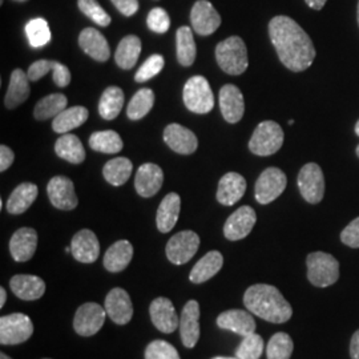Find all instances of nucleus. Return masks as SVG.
<instances>
[{"instance_id":"f257e3e1","label":"nucleus","mask_w":359,"mask_h":359,"mask_svg":"<svg viewBox=\"0 0 359 359\" xmlns=\"http://www.w3.org/2000/svg\"><path fill=\"white\" fill-rule=\"evenodd\" d=\"M269 36L277 55L287 69L302 72L313 65L317 51L304 28L289 16L270 20Z\"/></svg>"},{"instance_id":"f03ea898","label":"nucleus","mask_w":359,"mask_h":359,"mask_svg":"<svg viewBox=\"0 0 359 359\" xmlns=\"http://www.w3.org/2000/svg\"><path fill=\"white\" fill-rule=\"evenodd\" d=\"M244 305L252 314L271 323H285L293 316V309L283 293L266 283L250 286L245 292Z\"/></svg>"},{"instance_id":"7ed1b4c3","label":"nucleus","mask_w":359,"mask_h":359,"mask_svg":"<svg viewBox=\"0 0 359 359\" xmlns=\"http://www.w3.org/2000/svg\"><path fill=\"white\" fill-rule=\"evenodd\" d=\"M216 59L225 74L233 76L243 75L249 65L244 40L240 36H231L219 41L216 47Z\"/></svg>"},{"instance_id":"20e7f679","label":"nucleus","mask_w":359,"mask_h":359,"mask_svg":"<svg viewBox=\"0 0 359 359\" xmlns=\"http://www.w3.org/2000/svg\"><path fill=\"white\" fill-rule=\"evenodd\" d=\"M308 278L317 287L332 286L339 278V262L325 252L310 253L306 258Z\"/></svg>"},{"instance_id":"39448f33","label":"nucleus","mask_w":359,"mask_h":359,"mask_svg":"<svg viewBox=\"0 0 359 359\" xmlns=\"http://www.w3.org/2000/svg\"><path fill=\"white\" fill-rule=\"evenodd\" d=\"M182 99L185 107L194 114L204 115L215 108V95L204 76H193L185 83Z\"/></svg>"},{"instance_id":"423d86ee","label":"nucleus","mask_w":359,"mask_h":359,"mask_svg":"<svg viewBox=\"0 0 359 359\" xmlns=\"http://www.w3.org/2000/svg\"><path fill=\"white\" fill-rule=\"evenodd\" d=\"M283 130L276 121H262L257 126L249 142V149L257 156H270L283 147Z\"/></svg>"},{"instance_id":"0eeeda50","label":"nucleus","mask_w":359,"mask_h":359,"mask_svg":"<svg viewBox=\"0 0 359 359\" xmlns=\"http://www.w3.org/2000/svg\"><path fill=\"white\" fill-rule=\"evenodd\" d=\"M34 334V323L31 318L22 314L13 313L3 316L0 318V344L1 345H19L28 341Z\"/></svg>"},{"instance_id":"6e6552de","label":"nucleus","mask_w":359,"mask_h":359,"mask_svg":"<svg viewBox=\"0 0 359 359\" xmlns=\"http://www.w3.org/2000/svg\"><path fill=\"white\" fill-rule=\"evenodd\" d=\"M286 185H287V179L281 169L278 168L265 169L257 180L256 188H255L257 201L262 205L273 203L283 194V191L286 189Z\"/></svg>"},{"instance_id":"1a4fd4ad","label":"nucleus","mask_w":359,"mask_h":359,"mask_svg":"<svg viewBox=\"0 0 359 359\" xmlns=\"http://www.w3.org/2000/svg\"><path fill=\"white\" fill-rule=\"evenodd\" d=\"M298 188L309 204L321 203L325 196V179L322 169L316 163L304 165L298 173Z\"/></svg>"},{"instance_id":"9d476101","label":"nucleus","mask_w":359,"mask_h":359,"mask_svg":"<svg viewBox=\"0 0 359 359\" xmlns=\"http://www.w3.org/2000/svg\"><path fill=\"white\" fill-rule=\"evenodd\" d=\"M200 248V237L193 231H182L168 241V259L175 265H184L192 259Z\"/></svg>"},{"instance_id":"9b49d317","label":"nucleus","mask_w":359,"mask_h":359,"mask_svg":"<svg viewBox=\"0 0 359 359\" xmlns=\"http://www.w3.org/2000/svg\"><path fill=\"white\" fill-rule=\"evenodd\" d=\"M107 318V311L96 302L83 304L77 309L74 318V329L81 337H92L99 333Z\"/></svg>"},{"instance_id":"f8f14e48","label":"nucleus","mask_w":359,"mask_h":359,"mask_svg":"<svg viewBox=\"0 0 359 359\" xmlns=\"http://www.w3.org/2000/svg\"><path fill=\"white\" fill-rule=\"evenodd\" d=\"M256 221L255 209L248 205L241 206L226 219L224 225V234L229 241H240L253 231Z\"/></svg>"},{"instance_id":"ddd939ff","label":"nucleus","mask_w":359,"mask_h":359,"mask_svg":"<svg viewBox=\"0 0 359 359\" xmlns=\"http://www.w3.org/2000/svg\"><path fill=\"white\" fill-rule=\"evenodd\" d=\"M191 23L198 35L208 36L216 32L221 26V16L210 1L197 0L191 11Z\"/></svg>"},{"instance_id":"4468645a","label":"nucleus","mask_w":359,"mask_h":359,"mask_svg":"<svg viewBox=\"0 0 359 359\" xmlns=\"http://www.w3.org/2000/svg\"><path fill=\"white\" fill-rule=\"evenodd\" d=\"M52 205L60 210H74L79 204L74 181L65 176H55L47 185Z\"/></svg>"},{"instance_id":"2eb2a0df","label":"nucleus","mask_w":359,"mask_h":359,"mask_svg":"<svg viewBox=\"0 0 359 359\" xmlns=\"http://www.w3.org/2000/svg\"><path fill=\"white\" fill-rule=\"evenodd\" d=\"M200 305L197 301L191 299L182 309L180 317V335L182 345L187 348H193L200 339Z\"/></svg>"},{"instance_id":"dca6fc26","label":"nucleus","mask_w":359,"mask_h":359,"mask_svg":"<svg viewBox=\"0 0 359 359\" xmlns=\"http://www.w3.org/2000/svg\"><path fill=\"white\" fill-rule=\"evenodd\" d=\"M151 320L161 333H173L180 326V318L172 301L165 297H158L149 306Z\"/></svg>"},{"instance_id":"f3484780","label":"nucleus","mask_w":359,"mask_h":359,"mask_svg":"<svg viewBox=\"0 0 359 359\" xmlns=\"http://www.w3.org/2000/svg\"><path fill=\"white\" fill-rule=\"evenodd\" d=\"M107 316L115 322L116 325H127L133 317V305L128 293L121 289H112L104 302Z\"/></svg>"},{"instance_id":"a211bd4d","label":"nucleus","mask_w":359,"mask_h":359,"mask_svg":"<svg viewBox=\"0 0 359 359\" xmlns=\"http://www.w3.org/2000/svg\"><path fill=\"white\" fill-rule=\"evenodd\" d=\"M218 100H219L221 114L228 123L236 124L244 117V95L238 87L233 84L224 86L219 90Z\"/></svg>"},{"instance_id":"6ab92c4d","label":"nucleus","mask_w":359,"mask_h":359,"mask_svg":"<svg viewBox=\"0 0 359 359\" xmlns=\"http://www.w3.org/2000/svg\"><path fill=\"white\" fill-rule=\"evenodd\" d=\"M71 253L81 264H93L100 255V244L90 229L77 231L71 241Z\"/></svg>"},{"instance_id":"aec40b11","label":"nucleus","mask_w":359,"mask_h":359,"mask_svg":"<svg viewBox=\"0 0 359 359\" xmlns=\"http://www.w3.org/2000/svg\"><path fill=\"white\" fill-rule=\"evenodd\" d=\"M217 325L218 327L231 330L241 337L256 333L257 325L255 318L250 313L240 309H231L221 313L217 317Z\"/></svg>"},{"instance_id":"412c9836","label":"nucleus","mask_w":359,"mask_h":359,"mask_svg":"<svg viewBox=\"0 0 359 359\" xmlns=\"http://www.w3.org/2000/svg\"><path fill=\"white\" fill-rule=\"evenodd\" d=\"M164 182V173L163 169L152 164L147 163L137 169L136 179H135V188L144 198L154 197L161 189Z\"/></svg>"},{"instance_id":"4be33fe9","label":"nucleus","mask_w":359,"mask_h":359,"mask_svg":"<svg viewBox=\"0 0 359 359\" xmlns=\"http://www.w3.org/2000/svg\"><path fill=\"white\" fill-rule=\"evenodd\" d=\"M164 142L168 147L180 154H192L198 148L197 136L191 129L180 124H170L164 130Z\"/></svg>"},{"instance_id":"5701e85b","label":"nucleus","mask_w":359,"mask_h":359,"mask_svg":"<svg viewBox=\"0 0 359 359\" xmlns=\"http://www.w3.org/2000/svg\"><path fill=\"white\" fill-rule=\"evenodd\" d=\"M38 248V233L32 228H20L10 240V253L16 262L29 261Z\"/></svg>"},{"instance_id":"b1692460","label":"nucleus","mask_w":359,"mask_h":359,"mask_svg":"<svg viewBox=\"0 0 359 359\" xmlns=\"http://www.w3.org/2000/svg\"><path fill=\"white\" fill-rule=\"evenodd\" d=\"M79 46L88 56L100 63L107 62L111 56L109 44L107 39L104 38L102 32H99L96 28H92V27L84 28L80 32Z\"/></svg>"},{"instance_id":"393cba45","label":"nucleus","mask_w":359,"mask_h":359,"mask_svg":"<svg viewBox=\"0 0 359 359\" xmlns=\"http://www.w3.org/2000/svg\"><path fill=\"white\" fill-rule=\"evenodd\" d=\"M246 192V180L236 172H229L219 180L217 188V201L225 206L238 203Z\"/></svg>"},{"instance_id":"a878e982","label":"nucleus","mask_w":359,"mask_h":359,"mask_svg":"<svg viewBox=\"0 0 359 359\" xmlns=\"http://www.w3.org/2000/svg\"><path fill=\"white\" fill-rule=\"evenodd\" d=\"M13 294L23 301H36L46 293V283L32 274H16L10 281Z\"/></svg>"},{"instance_id":"bb28decb","label":"nucleus","mask_w":359,"mask_h":359,"mask_svg":"<svg viewBox=\"0 0 359 359\" xmlns=\"http://www.w3.org/2000/svg\"><path fill=\"white\" fill-rule=\"evenodd\" d=\"M180 209H181V198L177 193L167 194L157 209L156 224L157 229L161 233L172 231L179 221Z\"/></svg>"},{"instance_id":"cd10ccee","label":"nucleus","mask_w":359,"mask_h":359,"mask_svg":"<svg viewBox=\"0 0 359 359\" xmlns=\"http://www.w3.org/2000/svg\"><path fill=\"white\" fill-rule=\"evenodd\" d=\"M133 258V246L127 240H120L104 255V268L111 273H120L126 269Z\"/></svg>"},{"instance_id":"c85d7f7f","label":"nucleus","mask_w":359,"mask_h":359,"mask_svg":"<svg viewBox=\"0 0 359 359\" xmlns=\"http://www.w3.org/2000/svg\"><path fill=\"white\" fill-rule=\"evenodd\" d=\"M29 79L28 75L23 69L16 68L13 69L10 79V86L8 90L6 93L4 97V104L8 109H13L16 107H19L20 104L25 103L27 99L29 97L31 88H29Z\"/></svg>"},{"instance_id":"c756f323","label":"nucleus","mask_w":359,"mask_h":359,"mask_svg":"<svg viewBox=\"0 0 359 359\" xmlns=\"http://www.w3.org/2000/svg\"><path fill=\"white\" fill-rule=\"evenodd\" d=\"M224 265V257L217 252V250H212L209 253H206L200 261H197V264L193 266V269L189 273V280L191 283H204L213 278L218 271L221 270Z\"/></svg>"},{"instance_id":"7c9ffc66","label":"nucleus","mask_w":359,"mask_h":359,"mask_svg":"<svg viewBox=\"0 0 359 359\" xmlns=\"http://www.w3.org/2000/svg\"><path fill=\"white\" fill-rule=\"evenodd\" d=\"M38 187L32 182H23L13 189L8 201L7 210L11 215H22L32 205L38 197Z\"/></svg>"},{"instance_id":"2f4dec72","label":"nucleus","mask_w":359,"mask_h":359,"mask_svg":"<svg viewBox=\"0 0 359 359\" xmlns=\"http://www.w3.org/2000/svg\"><path fill=\"white\" fill-rule=\"evenodd\" d=\"M55 152L60 158L71 164H81L86 160L83 144L77 136L71 133H65L57 139L55 144Z\"/></svg>"},{"instance_id":"473e14b6","label":"nucleus","mask_w":359,"mask_h":359,"mask_svg":"<svg viewBox=\"0 0 359 359\" xmlns=\"http://www.w3.org/2000/svg\"><path fill=\"white\" fill-rule=\"evenodd\" d=\"M140 53L142 40L135 35H128L123 38L117 46L115 53L116 63L121 69H130L137 63Z\"/></svg>"},{"instance_id":"72a5a7b5","label":"nucleus","mask_w":359,"mask_h":359,"mask_svg":"<svg viewBox=\"0 0 359 359\" xmlns=\"http://www.w3.org/2000/svg\"><path fill=\"white\" fill-rule=\"evenodd\" d=\"M88 109L86 107L76 105L67 108L62 114L56 116L52 121V129L56 133H67L72 129L79 128L88 118Z\"/></svg>"},{"instance_id":"f704fd0d","label":"nucleus","mask_w":359,"mask_h":359,"mask_svg":"<svg viewBox=\"0 0 359 359\" xmlns=\"http://www.w3.org/2000/svg\"><path fill=\"white\" fill-rule=\"evenodd\" d=\"M133 165L127 157H116L109 160L103 168L104 179L114 187H121L128 181Z\"/></svg>"},{"instance_id":"c9c22d12","label":"nucleus","mask_w":359,"mask_h":359,"mask_svg":"<svg viewBox=\"0 0 359 359\" xmlns=\"http://www.w3.org/2000/svg\"><path fill=\"white\" fill-rule=\"evenodd\" d=\"M68 99L63 93H52L39 100L34 109V116L36 120H48L51 117H56L67 109Z\"/></svg>"},{"instance_id":"e433bc0d","label":"nucleus","mask_w":359,"mask_h":359,"mask_svg":"<svg viewBox=\"0 0 359 359\" xmlns=\"http://www.w3.org/2000/svg\"><path fill=\"white\" fill-rule=\"evenodd\" d=\"M124 105V93L118 87H108L99 102V114L104 120H114Z\"/></svg>"},{"instance_id":"4c0bfd02","label":"nucleus","mask_w":359,"mask_h":359,"mask_svg":"<svg viewBox=\"0 0 359 359\" xmlns=\"http://www.w3.org/2000/svg\"><path fill=\"white\" fill-rule=\"evenodd\" d=\"M90 147L96 152L114 154H118L124 144L120 135L115 130H102L90 135Z\"/></svg>"},{"instance_id":"58836bf2","label":"nucleus","mask_w":359,"mask_h":359,"mask_svg":"<svg viewBox=\"0 0 359 359\" xmlns=\"http://www.w3.org/2000/svg\"><path fill=\"white\" fill-rule=\"evenodd\" d=\"M176 40H177V60L180 65L184 67L192 65L197 55L192 29L187 26L180 27L176 34Z\"/></svg>"},{"instance_id":"ea45409f","label":"nucleus","mask_w":359,"mask_h":359,"mask_svg":"<svg viewBox=\"0 0 359 359\" xmlns=\"http://www.w3.org/2000/svg\"><path fill=\"white\" fill-rule=\"evenodd\" d=\"M154 105V90L149 88L139 90L130 99L127 109V115L130 120H140L148 115Z\"/></svg>"},{"instance_id":"a19ab883","label":"nucleus","mask_w":359,"mask_h":359,"mask_svg":"<svg viewBox=\"0 0 359 359\" xmlns=\"http://www.w3.org/2000/svg\"><path fill=\"white\" fill-rule=\"evenodd\" d=\"M26 34L28 43L32 48H41L51 41V31L47 20L36 18L31 19L26 25Z\"/></svg>"},{"instance_id":"79ce46f5","label":"nucleus","mask_w":359,"mask_h":359,"mask_svg":"<svg viewBox=\"0 0 359 359\" xmlns=\"http://www.w3.org/2000/svg\"><path fill=\"white\" fill-rule=\"evenodd\" d=\"M293 350L294 344L289 334L276 333L270 338L266 355L268 359H290Z\"/></svg>"},{"instance_id":"37998d69","label":"nucleus","mask_w":359,"mask_h":359,"mask_svg":"<svg viewBox=\"0 0 359 359\" xmlns=\"http://www.w3.org/2000/svg\"><path fill=\"white\" fill-rule=\"evenodd\" d=\"M264 353V339L259 334H250L244 337L243 342L236 350L238 359H259Z\"/></svg>"},{"instance_id":"c03bdc74","label":"nucleus","mask_w":359,"mask_h":359,"mask_svg":"<svg viewBox=\"0 0 359 359\" xmlns=\"http://www.w3.org/2000/svg\"><path fill=\"white\" fill-rule=\"evenodd\" d=\"M77 6L80 11L97 26L108 27L111 25V16L105 13L97 0H77Z\"/></svg>"},{"instance_id":"a18cd8bd","label":"nucleus","mask_w":359,"mask_h":359,"mask_svg":"<svg viewBox=\"0 0 359 359\" xmlns=\"http://www.w3.org/2000/svg\"><path fill=\"white\" fill-rule=\"evenodd\" d=\"M145 359H180V355L173 345L163 339H156L145 348Z\"/></svg>"},{"instance_id":"49530a36","label":"nucleus","mask_w":359,"mask_h":359,"mask_svg":"<svg viewBox=\"0 0 359 359\" xmlns=\"http://www.w3.org/2000/svg\"><path fill=\"white\" fill-rule=\"evenodd\" d=\"M164 65H165V62H164V57L161 55L156 53V55L149 56L147 59V62L136 72L135 80L137 83H145V81L151 80L152 77L158 75L161 72V69L164 68Z\"/></svg>"},{"instance_id":"de8ad7c7","label":"nucleus","mask_w":359,"mask_h":359,"mask_svg":"<svg viewBox=\"0 0 359 359\" xmlns=\"http://www.w3.org/2000/svg\"><path fill=\"white\" fill-rule=\"evenodd\" d=\"M147 25L156 34H165L170 27V19L165 10L157 7L148 13Z\"/></svg>"},{"instance_id":"09e8293b","label":"nucleus","mask_w":359,"mask_h":359,"mask_svg":"<svg viewBox=\"0 0 359 359\" xmlns=\"http://www.w3.org/2000/svg\"><path fill=\"white\" fill-rule=\"evenodd\" d=\"M341 241L348 248H359V217L353 219L341 233Z\"/></svg>"},{"instance_id":"8fccbe9b","label":"nucleus","mask_w":359,"mask_h":359,"mask_svg":"<svg viewBox=\"0 0 359 359\" xmlns=\"http://www.w3.org/2000/svg\"><path fill=\"white\" fill-rule=\"evenodd\" d=\"M53 65H55L53 60H47V59H41L32 63L27 71L28 79L32 81H38L41 77L46 76L48 72H52Z\"/></svg>"},{"instance_id":"3c124183","label":"nucleus","mask_w":359,"mask_h":359,"mask_svg":"<svg viewBox=\"0 0 359 359\" xmlns=\"http://www.w3.org/2000/svg\"><path fill=\"white\" fill-rule=\"evenodd\" d=\"M52 74H53V81L57 87L65 88L67 86H69L71 72H69V68L67 65H62L59 62H55Z\"/></svg>"},{"instance_id":"603ef678","label":"nucleus","mask_w":359,"mask_h":359,"mask_svg":"<svg viewBox=\"0 0 359 359\" xmlns=\"http://www.w3.org/2000/svg\"><path fill=\"white\" fill-rule=\"evenodd\" d=\"M124 16H132L139 10V0H111Z\"/></svg>"},{"instance_id":"864d4df0","label":"nucleus","mask_w":359,"mask_h":359,"mask_svg":"<svg viewBox=\"0 0 359 359\" xmlns=\"http://www.w3.org/2000/svg\"><path fill=\"white\" fill-rule=\"evenodd\" d=\"M13 160H15V154L13 149L6 145H1L0 147V170L6 172L13 165Z\"/></svg>"},{"instance_id":"5fc2aeb1","label":"nucleus","mask_w":359,"mask_h":359,"mask_svg":"<svg viewBox=\"0 0 359 359\" xmlns=\"http://www.w3.org/2000/svg\"><path fill=\"white\" fill-rule=\"evenodd\" d=\"M350 355H351V359H359V330H357L351 338Z\"/></svg>"},{"instance_id":"6e6d98bb","label":"nucleus","mask_w":359,"mask_h":359,"mask_svg":"<svg viewBox=\"0 0 359 359\" xmlns=\"http://www.w3.org/2000/svg\"><path fill=\"white\" fill-rule=\"evenodd\" d=\"M305 1H306V4H308L310 8H313L316 11H320V10L323 8V6L326 4L327 0H305Z\"/></svg>"},{"instance_id":"4d7b16f0","label":"nucleus","mask_w":359,"mask_h":359,"mask_svg":"<svg viewBox=\"0 0 359 359\" xmlns=\"http://www.w3.org/2000/svg\"><path fill=\"white\" fill-rule=\"evenodd\" d=\"M7 301V293H6V289L4 287H0V308L4 306Z\"/></svg>"},{"instance_id":"13d9d810","label":"nucleus","mask_w":359,"mask_h":359,"mask_svg":"<svg viewBox=\"0 0 359 359\" xmlns=\"http://www.w3.org/2000/svg\"><path fill=\"white\" fill-rule=\"evenodd\" d=\"M0 359H13V358H11V357H8V355H7V354H4V353H1V354H0Z\"/></svg>"},{"instance_id":"bf43d9fd","label":"nucleus","mask_w":359,"mask_h":359,"mask_svg":"<svg viewBox=\"0 0 359 359\" xmlns=\"http://www.w3.org/2000/svg\"><path fill=\"white\" fill-rule=\"evenodd\" d=\"M212 359H238L237 357L236 358H233V357H215V358Z\"/></svg>"},{"instance_id":"052dcab7","label":"nucleus","mask_w":359,"mask_h":359,"mask_svg":"<svg viewBox=\"0 0 359 359\" xmlns=\"http://www.w3.org/2000/svg\"><path fill=\"white\" fill-rule=\"evenodd\" d=\"M355 133H357V135H358V136H359V120H358V123H357V124H355Z\"/></svg>"},{"instance_id":"680f3d73","label":"nucleus","mask_w":359,"mask_h":359,"mask_svg":"<svg viewBox=\"0 0 359 359\" xmlns=\"http://www.w3.org/2000/svg\"><path fill=\"white\" fill-rule=\"evenodd\" d=\"M65 252L69 253V252H71V246H67V248H65Z\"/></svg>"},{"instance_id":"e2e57ef3","label":"nucleus","mask_w":359,"mask_h":359,"mask_svg":"<svg viewBox=\"0 0 359 359\" xmlns=\"http://www.w3.org/2000/svg\"><path fill=\"white\" fill-rule=\"evenodd\" d=\"M357 19H358V25H359V1H358V8H357Z\"/></svg>"},{"instance_id":"0e129e2a","label":"nucleus","mask_w":359,"mask_h":359,"mask_svg":"<svg viewBox=\"0 0 359 359\" xmlns=\"http://www.w3.org/2000/svg\"><path fill=\"white\" fill-rule=\"evenodd\" d=\"M294 124V120H289V126H293Z\"/></svg>"},{"instance_id":"69168bd1","label":"nucleus","mask_w":359,"mask_h":359,"mask_svg":"<svg viewBox=\"0 0 359 359\" xmlns=\"http://www.w3.org/2000/svg\"><path fill=\"white\" fill-rule=\"evenodd\" d=\"M357 154H358V157H359V145H358V147H357Z\"/></svg>"},{"instance_id":"338daca9","label":"nucleus","mask_w":359,"mask_h":359,"mask_svg":"<svg viewBox=\"0 0 359 359\" xmlns=\"http://www.w3.org/2000/svg\"><path fill=\"white\" fill-rule=\"evenodd\" d=\"M16 1H27V0H16Z\"/></svg>"},{"instance_id":"774afa93","label":"nucleus","mask_w":359,"mask_h":359,"mask_svg":"<svg viewBox=\"0 0 359 359\" xmlns=\"http://www.w3.org/2000/svg\"><path fill=\"white\" fill-rule=\"evenodd\" d=\"M43 359H51V358H43Z\"/></svg>"}]
</instances>
